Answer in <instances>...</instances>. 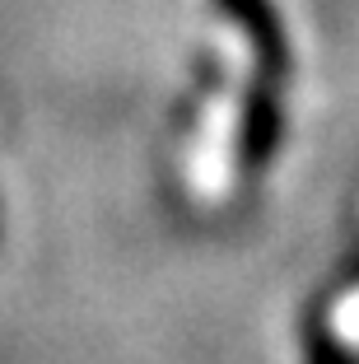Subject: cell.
<instances>
[{
    "label": "cell",
    "instance_id": "6da1fadb",
    "mask_svg": "<svg viewBox=\"0 0 359 364\" xmlns=\"http://www.w3.org/2000/svg\"><path fill=\"white\" fill-rule=\"evenodd\" d=\"M224 10H233V19H243V28L252 33L257 52L266 56V65L285 70L289 47H285V33H280V23H275V10L266 5V0H224Z\"/></svg>",
    "mask_w": 359,
    "mask_h": 364
},
{
    "label": "cell",
    "instance_id": "7a4b0ae2",
    "mask_svg": "<svg viewBox=\"0 0 359 364\" xmlns=\"http://www.w3.org/2000/svg\"><path fill=\"white\" fill-rule=\"evenodd\" d=\"M275 140H280V107H275V94H257L247 103V117H243V159L266 164L275 154Z\"/></svg>",
    "mask_w": 359,
    "mask_h": 364
}]
</instances>
